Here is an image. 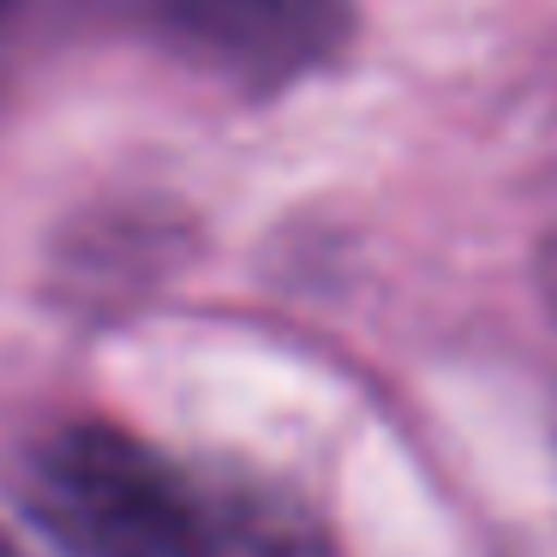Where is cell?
Returning <instances> with one entry per match:
<instances>
[{"instance_id": "1", "label": "cell", "mask_w": 557, "mask_h": 557, "mask_svg": "<svg viewBox=\"0 0 557 557\" xmlns=\"http://www.w3.org/2000/svg\"><path fill=\"white\" fill-rule=\"evenodd\" d=\"M13 492L66 557H324L276 492L198 473L109 420L37 432Z\"/></svg>"}, {"instance_id": "5", "label": "cell", "mask_w": 557, "mask_h": 557, "mask_svg": "<svg viewBox=\"0 0 557 557\" xmlns=\"http://www.w3.org/2000/svg\"><path fill=\"white\" fill-rule=\"evenodd\" d=\"M552 288H557V258H552Z\"/></svg>"}, {"instance_id": "2", "label": "cell", "mask_w": 557, "mask_h": 557, "mask_svg": "<svg viewBox=\"0 0 557 557\" xmlns=\"http://www.w3.org/2000/svg\"><path fill=\"white\" fill-rule=\"evenodd\" d=\"M186 66L270 97L330 66L354 30V0H133Z\"/></svg>"}, {"instance_id": "3", "label": "cell", "mask_w": 557, "mask_h": 557, "mask_svg": "<svg viewBox=\"0 0 557 557\" xmlns=\"http://www.w3.org/2000/svg\"><path fill=\"white\" fill-rule=\"evenodd\" d=\"M61 13L66 0H0V109L13 102L18 78L30 73Z\"/></svg>"}, {"instance_id": "4", "label": "cell", "mask_w": 557, "mask_h": 557, "mask_svg": "<svg viewBox=\"0 0 557 557\" xmlns=\"http://www.w3.org/2000/svg\"><path fill=\"white\" fill-rule=\"evenodd\" d=\"M0 557H25V552H18V545L7 540V533H0Z\"/></svg>"}]
</instances>
